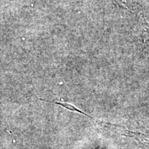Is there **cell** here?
I'll list each match as a JSON object with an SVG mask.
<instances>
[{
	"mask_svg": "<svg viewBox=\"0 0 149 149\" xmlns=\"http://www.w3.org/2000/svg\"><path fill=\"white\" fill-rule=\"evenodd\" d=\"M41 100H43V101H45V102H51V103H53V104H57V105H59L61 106V107H62L63 108H64V109H66L67 110H68V111H72V112H75V113H79L80 114H82V115H84L86 116L90 117L91 119H92L93 120V118L92 117H91L90 115H88V114H86V113H85L84 112L81 111V110H79V109H77V107H74V105H72L71 104H69V103H67V102H53V101H47V100H44V99H40Z\"/></svg>",
	"mask_w": 149,
	"mask_h": 149,
	"instance_id": "cell-1",
	"label": "cell"
},
{
	"mask_svg": "<svg viewBox=\"0 0 149 149\" xmlns=\"http://www.w3.org/2000/svg\"><path fill=\"white\" fill-rule=\"evenodd\" d=\"M143 26H144V29L145 31V42L147 43L149 46V23L146 21V19L144 17H143Z\"/></svg>",
	"mask_w": 149,
	"mask_h": 149,
	"instance_id": "cell-2",
	"label": "cell"
}]
</instances>
